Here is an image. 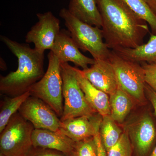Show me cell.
Instances as JSON below:
<instances>
[{"mask_svg": "<svg viewBox=\"0 0 156 156\" xmlns=\"http://www.w3.org/2000/svg\"><path fill=\"white\" fill-rule=\"evenodd\" d=\"M102 20L104 40L109 49L135 48L149 32L147 23L124 0H95Z\"/></svg>", "mask_w": 156, "mask_h": 156, "instance_id": "obj_1", "label": "cell"}, {"mask_svg": "<svg viewBox=\"0 0 156 156\" xmlns=\"http://www.w3.org/2000/svg\"><path fill=\"white\" fill-rule=\"evenodd\" d=\"M1 41L17 57L18 67L15 71L0 77V92L10 97L23 94L44 75V53L28 44L1 35Z\"/></svg>", "mask_w": 156, "mask_h": 156, "instance_id": "obj_2", "label": "cell"}, {"mask_svg": "<svg viewBox=\"0 0 156 156\" xmlns=\"http://www.w3.org/2000/svg\"><path fill=\"white\" fill-rule=\"evenodd\" d=\"M59 15L80 50L89 52L95 60H109L111 50L104 41L100 27L81 21L65 8L60 10Z\"/></svg>", "mask_w": 156, "mask_h": 156, "instance_id": "obj_3", "label": "cell"}, {"mask_svg": "<svg viewBox=\"0 0 156 156\" xmlns=\"http://www.w3.org/2000/svg\"><path fill=\"white\" fill-rule=\"evenodd\" d=\"M48 69L41 79L29 90L30 96L46 102L61 118L63 113L62 80L59 59L52 51L48 54Z\"/></svg>", "mask_w": 156, "mask_h": 156, "instance_id": "obj_4", "label": "cell"}, {"mask_svg": "<svg viewBox=\"0 0 156 156\" xmlns=\"http://www.w3.org/2000/svg\"><path fill=\"white\" fill-rule=\"evenodd\" d=\"M31 123L19 112L10 119L0 135V154L4 156H27L32 148Z\"/></svg>", "mask_w": 156, "mask_h": 156, "instance_id": "obj_5", "label": "cell"}, {"mask_svg": "<svg viewBox=\"0 0 156 156\" xmlns=\"http://www.w3.org/2000/svg\"><path fill=\"white\" fill-rule=\"evenodd\" d=\"M62 95L64 99L61 121L84 115H91L96 111L87 101L79 84L73 67L68 62H61Z\"/></svg>", "mask_w": 156, "mask_h": 156, "instance_id": "obj_6", "label": "cell"}, {"mask_svg": "<svg viewBox=\"0 0 156 156\" xmlns=\"http://www.w3.org/2000/svg\"><path fill=\"white\" fill-rule=\"evenodd\" d=\"M109 60L114 69L119 87L135 100L143 101L146 83L140 63L124 58L113 50Z\"/></svg>", "mask_w": 156, "mask_h": 156, "instance_id": "obj_7", "label": "cell"}, {"mask_svg": "<svg viewBox=\"0 0 156 156\" xmlns=\"http://www.w3.org/2000/svg\"><path fill=\"white\" fill-rule=\"evenodd\" d=\"M37 16L38 21L27 34L25 41L33 43L34 48L44 53L45 50L52 49L60 33V21L51 11L37 13Z\"/></svg>", "mask_w": 156, "mask_h": 156, "instance_id": "obj_8", "label": "cell"}, {"mask_svg": "<svg viewBox=\"0 0 156 156\" xmlns=\"http://www.w3.org/2000/svg\"><path fill=\"white\" fill-rule=\"evenodd\" d=\"M18 112L31 123L35 129L59 131L60 119L53 109L40 98L30 96L20 107Z\"/></svg>", "mask_w": 156, "mask_h": 156, "instance_id": "obj_9", "label": "cell"}, {"mask_svg": "<svg viewBox=\"0 0 156 156\" xmlns=\"http://www.w3.org/2000/svg\"><path fill=\"white\" fill-rule=\"evenodd\" d=\"M102 117L98 113L61 121L58 132L76 142L93 137L100 130Z\"/></svg>", "mask_w": 156, "mask_h": 156, "instance_id": "obj_10", "label": "cell"}, {"mask_svg": "<svg viewBox=\"0 0 156 156\" xmlns=\"http://www.w3.org/2000/svg\"><path fill=\"white\" fill-rule=\"evenodd\" d=\"M50 51L60 62H71L83 69H87L89 65H92L95 62L94 58L87 57L81 53L68 31L65 29L60 30Z\"/></svg>", "mask_w": 156, "mask_h": 156, "instance_id": "obj_11", "label": "cell"}, {"mask_svg": "<svg viewBox=\"0 0 156 156\" xmlns=\"http://www.w3.org/2000/svg\"><path fill=\"white\" fill-rule=\"evenodd\" d=\"M80 72L94 87L109 95L119 88L114 69L109 60H95L90 67Z\"/></svg>", "mask_w": 156, "mask_h": 156, "instance_id": "obj_12", "label": "cell"}, {"mask_svg": "<svg viewBox=\"0 0 156 156\" xmlns=\"http://www.w3.org/2000/svg\"><path fill=\"white\" fill-rule=\"evenodd\" d=\"M128 134L138 156H145L150 149L156 136L151 118L144 115L130 126Z\"/></svg>", "mask_w": 156, "mask_h": 156, "instance_id": "obj_13", "label": "cell"}, {"mask_svg": "<svg viewBox=\"0 0 156 156\" xmlns=\"http://www.w3.org/2000/svg\"><path fill=\"white\" fill-rule=\"evenodd\" d=\"M34 147L50 149L71 156L76 142L59 132L34 129L32 135Z\"/></svg>", "mask_w": 156, "mask_h": 156, "instance_id": "obj_14", "label": "cell"}, {"mask_svg": "<svg viewBox=\"0 0 156 156\" xmlns=\"http://www.w3.org/2000/svg\"><path fill=\"white\" fill-rule=\"evenodd\" d=\"M81 89L89 105L101 116L110 115L109 95L94 87L82 75L80 69L73 67Z\"/></svg>", "mask_w": 156, "mask_h": 156, "instance_id": "obj_15", "label": "cell"}, {"mask_svg": "<svg viewBox=\"0 0 156 156\" xmlns=\"http://www.w3.org/2000/svg\"><path fill=\"white\" fill-rule=\"evenodd\" d=\"M67 9L81 21L101 28L102 20L95 0H70Z\"/></svg>", "mask_w": 156, "mask_h": 156, "instance_id": "obj_16", "label": "cell"}, {"mask_svg": "<svg viewBox=\"0 0 156 156\" xmlns=\"http://www.w3.org/2000/svg\"><path fill=\"white\" fill-rule=\"evenodd\" d=\"M124 58L136 62L154 63L156 61V35L151 34L146 44L135 48H119L113 50Z\"/></svg>", "mask_w": 156, "mask_h": 156, "instance_id": "obj_17", "label": "cell"}, {"mask_svg": "<svg viewBox=\"0 0 156 156\" xmlns=\"http://www.w3.org/2000/svg\"><path fill=\"white\" fill-rule=\"evenodd\" d=\"M110 115L116 122L122 123L133 107L132 98L119 87L109 95Z\"/></svg>", "mask_w": 156, "mask_h": 156, "instance_id": "obj_18", "label": "cell"}, {"mask_svg": "<svg viewBox=\"0 0 156 156\" xmlns=\"http://www.w3.org/2000/svg\"><path fill=\"white\" fill-rule=\"evenodd\" d=\"M30 96L29 91L14 97H6L1 105L0 133L7 126L11 117L19 111L20 107Z\"/></svg>", "mask_w": 156, "mask_h": 156, "instance_id": "obj_19", "label": "cell"}, {"mask_svg": "<svg viewBox=\"0 0 156 156\" xmlns=\"http://www.w3.org/2000/svg\"><path fill=\"white\" fill-rule=\"evenodd\" d=\"M99 133L107 151L116 143L123 132L110 115H107L102 117Z\"/></svg>", "mask_w": 156, "mask_h": 156, "instance_id": "obj_20", "label": "cell"}, {"mask_svg": "<svg viewBox=\"0 0 156 156\" xmlns=\"http://www.w3.org/2000/svg\"><path fill=\"white\" fill-rule=\"evenodd\" d=\"M132 11L150 27L152 34L156 35V14L152 11L145 0H124Z\"/></svg>", "mask_w": 156, "mask_h": 156, "instance_id": "obj_21", "label": "cell"}, {"mask_svg": "<svg viewBox=\"0 0 156 156\" xmlns=\"http://www.w3.org/2000/svg\"><path fill=\"white\" fill-rule=\"evenodd\" d=\"M133 147L128 132H123L116 143L106 151L107 156H132Z\"/></svg>", "mask_w": 156, "mask_h": 156, "instance_id": "obj_22", "label": "cell"}, {"mask_svg": "<svg viewBox=\"0 0 156 156\" xmlns=\"http://www.w3.org/2000/svg\"><path fill=\"white\" fill-rule=\"evenodd\" d=\"M97 147L94 136L76 142L71 156H97Z\"/></svg>", "mask_w": 156, "mask_h": 156, "instance_id": "obj_23", "label": "cell"}, {"mask_svg": "<svg viewBox=\"0 0 156 156\" xmlns=\"http://www.w3.org/2000/svg\"><path fill=\"white\" fill-rule=\"evenodd\" d=\"M144 71V81L156 92V64L140 62Z\"/></svg>", "mask_w": 156, "mask_h": 156, "instance_id": "obj_24", "label": "cell"}, {"mask_svg": "<svg viewBox=\"0 0 156 156\" xmlns=\"http://www.w3.org/2000/svg\"><path fill=\"white\" fill-rule=\"evenodd\" d=\"M27 156H70L61 152L50 149L34 147L31 149Z\"/></svg>", "mask_w": 156, "mask_h": 156, "instance_id": "obj_25", "label": "cell"}, {"mask_svg": "<svg viewBox=\"0 0 156 156\" xmlns=\"http://www.w3.org/2000/svg\"><path fill=\"white\" fill-rule=\"evenodd\" d=\"M94 138L97 144V156H107L106 150L102 142L99 131L95 134Z\"/></svg>", "mask_w": 156, "mask_h": 156, "instance_id": "obj_26", "label": "cell"}, {"mask_svg": "<svg viewBox=\"0 0 156 156\" xmlns=\"http://www.w3.org/2000/svg\"><path fill=\"white\" fill-rule=\"evenodd\" d=\"M145 92H146L151 103L153 106L156 115V92L146 83H145Z\"/></svg>", "mask_w": 156, "mask_h": 156, "instance_id": "obj_27", "label": "cell"}, {"mask_svg": "<svg viewBox=\"0 0 156 156\" xmlns=\"http://www.w3.org/2000/svg\"><path fill=\"white\" fill-rule=\"evenodd\" d=\"M152 11L156 14V0H145Z\"/></svg>", "mask_w": 156, "mask_h": 156, "instance_id": "obj_28", "label": "cell"}, {"mask_svg": "<svg viewBox=\"0 0 156 156\" xmlns=\"http://www.w3.org/2000/svg\"><path fill=\"white\" fill-rule=\"evenodd\" d=\"M150 156H156V146L155 148L154 149L152 153L151 154Z\"/></svg>", "mask_w": 156, "mask_h": 156, "instance_id": "obj_29", "label": "cell"}, {"mask_svg": "<svg viewBox=\"0 0 156 156\" xmlns=\"http://www.w3.org/2000/svg\"><path fill=\"white\" fill-rule=\"evenodd\" d=\"M154 63H156V61Z\"/></svg>", "mask_w": 156, "mask_h": 156, "instance_id": "obj_30", "label": "cell"}]
</instances>
